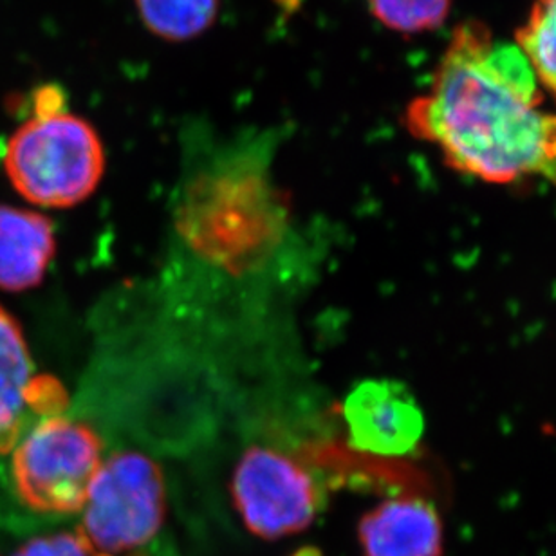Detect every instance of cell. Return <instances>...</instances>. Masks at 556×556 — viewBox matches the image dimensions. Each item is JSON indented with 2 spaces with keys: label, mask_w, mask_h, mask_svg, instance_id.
<instances>
[{
  "label": "cell",
  "mask_w": 556,
  "mask_h": 556,
  "mask_svg": "<svg viewBox=\"0 0 556 556\" xmlns=\"http://www.w3.org/2000/svg\"><path fill=\"white\" fill-rule=\"evenodd\" d=\"M517 43L481 21L455 27L427 94L407 105L414 138L454 170L493 185L542 176L556 185V114Z\"/></svg>",
  "instance_id": "6da1fadb"
},
{
  "label": "cell",
  "mask_w": 556,
  "mask_h": 556,
  "mask_svg": "<svg viewBox=\"0 0 556 556\" xmlns=\"http://www.w3.org/2000/svg\"><path fill=\"white\" fill-rule=\"evenodd\" d=\"M289 210L261 152L239 150L199 172L176 228L201 261L230 275L261 268L282 244Z\"/></svg>",
  "instance_id": "7a4b0ae2"
},
{
  "label": "cell",
  "mask_w": 556,
  "mask_h": 556,
  "mask_svg": "<svg viewBox=\"0 0 556 556\" xmlns=\"http://www.w3.org/2000/svg\"><path fill=\"white\" fill-rule=\"evenodd\" d=\"M4 168L16 192L29 203L75 206L102 181V139L86 119L65 113L60 91L42 89L35 97V116L5 144Z\"/></svg>",
  "instance_id": "3957f363"
},
{
  "label": "cell",
  "mask_w": 556,
  "mask_h": 556,
  "mask_svg": "<svg viewBox=\"0 0 556 556\" xmlns=\"http://www.w3.org/2000/svg\"><path fill=\"white\" fill-rule=\"evenodd\" d=\"M165 515L160 466L139 452H122L98 471L78 535L91 556H129L154 541Z\"/></svg>",
  "instance_id": "277c9868"
},
{
  "label": "cell",
  "mask_w": 556,
  "mask_h": 556,
  "mask_svg": "<svg viewBox=\"0 0 556 556\" xmlns=\"http://www.w3.org/2000/svg\"><path fill=\"white\" fill-rule=\"evenodd\" d=\"M102 465V441L89 425L60 414L43 417L16 443V492L35 511L76 514Z\"/></svg>",
  "instance_id": "5b68a950"
},
{
  "label": "cell",
  "mask_w": 556,
  "mask_h": 556,
  "mask_svg": "<svg viewBox=\"0 0 556 556\" xmlns=\"http://www.w3.org/2000/svg\"><path fill=\"white\" fill-rule=\"evenodd\" d=\"M233 504L253 535L277 541L307 530L318 509L309 473L275 450H248L233 473Z\"/></svg>",
  "instance_id": "8992f818"
},
{
  "label": "cell",
  "mask_w": 556,
  "mask_h": 556,
  "mask_svg": "<svg viewBox=\"0 0 556 556\" xmlns=\"http://www.w3.org/2000/svg\"><path fill=\"white\" fill-rule=\"evenodd\" d=\"M343 419L354 448L378 457H403L425 433L421 407L396 380H365L343 402Z\"/></svg>",
  "instance_id": "52a82bcc"
},
{
  "label": "cell",
  "mask_w": 556,
  "mask_h": 556,
  "mask_svg": "<svg viewBox=\"0 0 556 556\" xmlns=\"http://www.w3.org/2000/svg\"><path fill=\"white\" fill-rule=\"evenodd\" d=\"M65 405L59 381L33 375L21 327L0 307V454L15 448L31 421L56 416Z\"/></svg>",
  "instance_id": "ba28073f"
},
{
  "label": "cell",
  "mask_w": 556,
  "mask_h": 556,
  "mask_svg": "<svg viewBox=\"0 0 556 556\" xmlns=\"http://www.w3.org/2000/svg\"><path fill=\"white\" fill-rule=\"evenodd\" d=\"M359 542L365 556H441L443 526L427 501L391 498L364 515Z\"/></svg>",
  "instance_id": "9c48e42d"
},
{
  "label": "cell",
  "mask_w": 556,
  "mask_h": 556,
  "mask_svg": "<svg viewBox=\"0 0 556 556\" xmlns=\"http://www.w3.org/2000/svg\"><path fill=\"white\" fill-rule=\"evenodd\" d=\"M54 250L53 226L43 215L0 206V289L24 291L42 282Z\"/></svg>",
  "instance_id": "30bf717a"
},
{
  "label": "cell",
  "mask_w": 556,
  "mask_h": 556,
  "mask_svg": "<svg viewBox=\"0 0 556 556\" xmlns=\"http://www.w3.org/2000/svg\"><path fill=\"white\" fill-rule=\"evenodd\" d=\"M143 26L166 42L201 37L219 16L220 0H135Z\"/></svg>",
  "instance_id": "8fae6325"
},
{
  "label": "cell",
  "mask_w": 556,
  "mask_h": 556,
  "mask_svg": "<svg viewBox=\"0 0 556 556\" xmlns=\"http://www.w3.org/2000/svg\"><path fill=\"white\" fill-rule=\"evenodd\" d=\"M542 91L556 100V0H531L525 24L515 33Z\"/></svg>",
  "instance_id": "7c38bea8"
},
{
  "label": "cell",
  "mask_w": 556,
  "mask_h": 556,
  "mask_svg": "<svg viewBox=\"0 0 556 556\" xmlns=\"http://www.w3.org/2000/svg\"><path fill=\"white\" fill-rule=\"evenodd\" d=\"M376 21L391 31L421 35L443 26L454 0H367Z\"/></svg>",
  "instance_id": "4fadbf2b"
},
{
  "label": "cell",
  "mask_w": 556,
  "mask_h": 556,
  "mask_svg": "<svg viewBox=\"0 0 556 556\" xmlns=\"http://www.w3.org/2000/svg\"><path fill=\"white\" fill-rule=\"evenodd\" d=\"M15 556H91L86 542L76 533H59V535L40 536L16 552Z\"/></svg>",
  "instance_id": "5bb4252c"
}]
</instances>
